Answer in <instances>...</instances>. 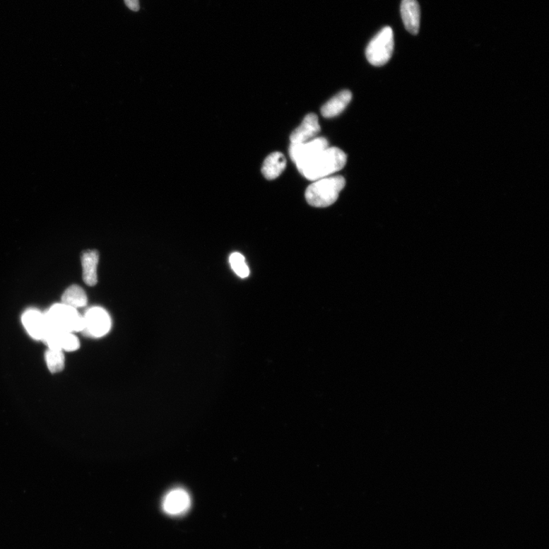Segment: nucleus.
Listing matches in <instances>:
<instances>
[{
    "instance_id": "obj_1",
    "label": "nucleus",
    "mask_w": 549,
    "mask_h": 549,
    "mask_svg": "<svg viewBox=\"0 0 549 549\" xmlns=\"http://www.w3.org/2000/svg\"><path fill=\"white\" fill-rule=\"evenodd\" d=\"M346 153L337 148H327L303 165L297 167L306 179L316 181L342 170L346 163Z\"/></svg>"
},
{
    "instance_id": "obj_2",
    "label": "nucleus",
    "mask_w": 549,
    "mask_h": 549,
    "mask_svg": "<svg viewBox=\"0 0 549 549\" xmlns=\"http://www.w3.org/2000/svg\"><path fill=\"white\" fill-rule=\"evenodd\" d=\"M346 185L341 176L327 177L314 181L307 187L305 198L308 204L317 208L329 207L338 199Z\"/></svg>"
},
{
    "instance_id": "obj_3",
    "label": "nucleus",
    "mask_w": 549,
    "mask_h": 549,
    "mask_svg": "<svg viewBox=\"0 0 549 549\" xmlns=\"http://www.w3.org/2000/svg\"><path fill=\"white\" fill-rule=\"evenodd\" d=\"M48 331L78 332L84 330V320L76 308L55 305L44 314Z\"/></svg>"
},
{
    "instance_id": "obj_4",
    "label": "nucleus",
    "mask_w": 549,
    "mask_h": 549,
    "mask_svg": "<svg viewBox=\"0 0 549 549\" xmlns=\"http://www.w3.org/2000/svg\"><path fill=\"white\" fill-rule=\"evenodd\" d=\"M394 47V33L389 26L384 27L375 35L366 48V57L375 66L386 64L392 56Z\"/></svg>"
},
{
    "instance_id": "obj_5",
    "label": "nucleus",
    "mask_w": 549,
    "mask_h": 549,
    "mask_svg": "<svg viewBox=\"0 0 549 549\" xmlns=\"http://www.w3.org/2000/svg\"><path fill=\"white\" fill-rule=\"evenodd\" d=\"M84 330L93 337H102L107 335L112 326L110 314L103 308L95 307L90 308L83 317Z\"/></svg>"
},
{
    "instance_id": "obj_6",
    "label": "nucleus",
    "mask_w": 549,
    "mask_h": 549,
    "mask_svg": "<svg viewBox=\"0 0 549 549\" xmlns=\"http://www.w3.org/2000/svg\"><path fill=\"white\" fill-rule=\"evenodd\" d=\"M329 147V141L324 138H316L300 143H291L290 156L298 167Z\"/></svg>"
},
{
    "instance_id": "obj_7",
    "label": "nucleus",
    "mask_w": 549,
    "mask_h": 549,
    "mask_svg": "<svg viewBox=\"0 0 549 549\" xmlns=\"http://www.w3.org/2000/svg\"><path fill=\"white\" fill-rule=\"evenodd\" d=\"M191 507V497L187 491L182 488L173 489L163 500V512L170 516H180L186 514Z\"/></svg>"
},
{
    "instance_id": "obj_8",
    "label": "nucleus",
    "mask_w": 549,
    "mask_h": 549,
    "mask_svg": "<svg viewBox=\"0 0 549 549\" xmlns=\"http://www.w3.org/2000/svg\"><path fill=\"white\" fill-rule=\"evenodd\" d=\"M321 131L319 118L314 113L308 114L305 117L300 126L291 134L292 143H300L312 141Z\"/></svg>"
},
{
    "instance_id": "obj_9",
    "label": "nucleus",
    "mask_w": 549,
    "mask_h": 549,
    "mask_svg": "<svg viewBox=\"0 0 549 549\" xmlns=\"http://www.w3.org/2000/svg\"><path fill=\"white\" fill-rule=\"evenodd\" d=\"M401 14L407 31L412 35H418L420 25V8L417 0H402Z\"/></svg>"
},
{
    "instance_id": "obj_10",
    "label": "nucleus",
    "mask_w": 549,
    "mask_h": 549,
    "mask_svg": "<svg viewBox=\"0 0 549 549\" xmlns=\"http://www.w3.org/2000/svg\"><path fill=\"white\" fill-rule=\"evenodd\" d=\"M25 329L35 340H43L47 333L45 316L37 310H28L22 317Z\"/></svg>"
},
{
    "instance_id": "obj_11",
    "label": "nucleus",
    "mask_w": 549,
    "mask_h": 549,
    "mask_svg": "<svg viewBox=\"0 0 549 549\" xmlns=\"http://www.w3.org/2000/svg\"><path fill=\"white\" fill-rule=\"evenodd\" d=\"M83 278L86 285L94 286L98 283V266L99 254L95 250H88L83 254L82 257Z\"/></svg>"
},
{
    "instance_id": "obj_12",
    "label": "nucleus",
    "mask_w": 549,
    "mask_h": 549,
    "mask_svg": "<svg viewBox=\"0 0 549 549\" xmlns=\"http://www.w3.org/2000/svg\"><path fill=\"white\" fill-rule=\"evenodd\" d=\"M352 100V93L349 90H343L336 95L334 98L326 102L321 108V114L325 118H333L340 114Z\"/></svg>"
},
{
    "instance_id": "obj_13",
    "label": "nucleus",
    "mask_w": 549,
    "mask_h": 549,
    "mask_svg": "<svg viewBox=\"0 0 549 549\" xmlns=\"http://www.w3.org/2000/svg\"><path fill=\"white\" fill-rule=\"evenodd\" d=\"M286 167V159L281 152H274L266 158L262 169L264 177L268 179H275L282 175Z\"/></svg>"
},
{
    "instance_id": "obj_14",
    "label": "nucleus",
    "mask_w": 549,
    "mask_h": 549,
    "mask_svg": "<svg viewBox=\"0 0 549 549\" xmlns=\"http://www.w3.org/2000/svg\"><path fill=\"white\" fill-rule=\"evenodd\" d=\"M62 304L76 309L88 304V296L81 287L72 285L64 292L62 296Z\"/></svg>"
},
{
    "instance_id": "obj_15",
    "label": "nucleus",
    "mask_w": 549,
    "mask_h": 549,
    "mask_svg": "<svg viewBox=\"0 0 549 549\" xmlns=\"http://www.w3.org/2000/svg\"><path fill=\"white\" fill-rule=\"evenodd\" d=\"M48 370L52 372H59L64 368V355L62 350H49L45 355Z\"/></svg>"
},
{
    "instance_id": "obj_16",
    "label": "nucleus",
    "mask_w": 549,
    "mask_h": 549,
    "mask_svg": "<svg viewBox=\"0 0 549 549\" xmlns=\"http://www.w3.org/2000/svg\"><path fill=\"white\" fill-rule=\"evenodd\" d=\"M230 264L235 273L240 278H247L249 274V269L246 264V260L242 254L234 253L230 256Z\"/></svg>"
},
{
    "instance_id": "obj_17",
    "label": "nucleus",
    "mask_w": 549,
    "mask_h": 549,
    "mask_svg": "<svg viewBox=\"0 0 549 549\" xmlns=\"http://www.w3.org/2000/svg\"><path fill=\"white\" fill-rule=\"evenodd\" d=\"M61 345V350L67 352H73L80 348V341L73 333H63Z\"/></svg>"
},
{
    "instance_id": "obj_18",
    "label": "nucleus",
    "mask_w": 549,
    "mask_h": 549,
    "mask_svg": "<svg viewBox=\"0 0 549 549\" xmlns=\"http://www.w3.org/2000/svg\"><path fill=\"white\" fill-rule=\"evenodd\" d=\"M127 6L131 9L132 11H138L140 8L138 0H124Z\"/></svg>"
}]
</instances>
